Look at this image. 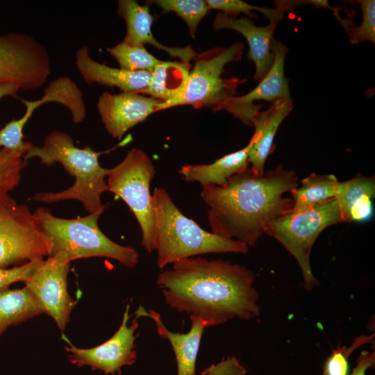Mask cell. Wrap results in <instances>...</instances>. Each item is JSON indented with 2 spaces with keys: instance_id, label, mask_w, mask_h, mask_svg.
I'll use <instances>...</instances> for the list:
<instances>
[{
  "instance_id": "6da1fadb",
  "label": "cell",
  "mask_w": 375,
  "mask_h": 375,
  "mask_svg": "<svg viewBox=\"0 0 375 375\" xmlns=\"http://www.w3.org/2000/svg\"><path fill=\"white\" fill-rule=\"evenodd\" d=\"M254 281L253 272L241 265L197 257L174 262L156 284L168 306L210 327L259 316Z\"/></svg>"
},
{
  "instance_id": "7a4b0ae2",
  "label": "cell",
  "mask_w": 375,
  "mask_h": 375,
  "mask_svg": "<svg viewBox=\"0 0 375 375\" xmlns=\"http://www.w3.org/2000/svg\"><path fill=\"white\" fill-rule=\"evenodd\" d=\"M297 186L295 172L280 165L262 174L249 167L223 185L203 188L211 232L254 247L267 224L292 208V198L284 194Z\"/></svg>"
},
{
  "instance_id": "3957f363",
  "label": "cell",
  "mask_w": 375,
  "mask_h": 375,
  "mask_svg": "<svg viewBox=\"0 0 375 375\" xmlns=\"http://www.w3.org/2000/svg\"><path fill=\"white\" fill-rule=\"evenodd\" d=\"M102 153L90 147H76L72 138L64 131H51L42 147L31 145L22 157L24 163L26 165L28 160L35 157L47 166L59 162L74 177L75 181L63 191L37 192L30 200L51 203L74 199L81 201L89 213L104 211L105 205L101 197L108 191L106 180L108 169L101 167L99 161Z\"/></svg>"
},
{
  "instance_id": "277c9868",
  "label": "cell",
  "mask_w": 375,
  "mask_h": 375,
  "mask_svg": "<svg viewBox=\"0 0 375 375\" xmlns=\"http://www.w3.org/2000/svg\"><path fill=\"white\" fill-rule=\"evenodd\" d=\"M152 197L159 268L199 255L248 252L249 247L246 244L207 231L186 217L163 188H156Z\"/></svg>"
},
{
  "instance_id": "5b68a950",
  "label": "cell",
  "mask_w": 375,
  "mask_h": 375,
  "mask_svg": "<svg viewBox=\"0 0 375 375\" xmlns=\"http://www.w3.org/2000/svg\"><path fill=\"white\" fill-rule=\"evenodd\" d=\"M103 210L76 219L54 216L46 208H38L33 215L44 238L49 256L62 253L69 262L89 257L114 259L129 268L135 267L139 253L108 238L99 228L98 220Z\"/></svg>"
},
{
  "instance_id": "8992f818",
  "label": "cell",
  "mask_w": 375,
  "mask_h": 375,
  "mask_svg": "<svg viewBox=\"0 0 375 375\" xmlns=\"http://www.w3.org/2000/svg\"><path fill=\"white\" fill-rule=\"evenodd\" d=\"M243 51V43L235 42L228 47H213L197 53L183 91L174 99L161 102L158 110L184 105L221 110L226 101L235 97L238 85L246 81L223 77L225 66L240 60Z\"/></svg>"
},
{
  "instance_id": "52a82bcc",
  "label": "cell",
  "mask_w": 375,
  "mask_h": 375,
  "mask_svg": "<svg viewBox=\"0 0 375 375\" xmlns=\"http://www.w3.org/2000/svg\"><path fill=\"white\" fill-rule=\"evenodd\" d=\"M342 222L337 199L311 207L290 210L270 221L264 233L278 240L297 260L303 279V287L310 290L319 284L310 265V254L319 234L327 227Z\"/></svg>"
},
{
  "instance_id": "ba28073f",
  "label": "cell",
  "mask_w": 375,
  "mask_h": 375,
  "mask_svg": "<svg viewBox=\"0 0 375 375\" xmlns=\"http://www.w3.org/2000/svg\"><path fill=\"white\" fill-rule=\"evenodd\" d=\"M155 167L142 150L133 148L124 160L109 169L108 191L122 199L135 217L142 232L141 245L151 253L156 250V218L150 183Z\"/></svg>"
},
{
  "instance_id": "9c48e42d",
  "label": "cell",
  "mask_w": 375,
  "mask_h": 375,
  "mask_svg": "<svg viewBox=\"0 0 375 375\" xmlns=\"http://www.w3.org/2000/svg\"><path fill=\"white\" fill-rule=\"evenodd\" d=\"M0 190V268L49 256V249L33 213Z\"/></svg>"
},
{
  "instance_id": "30bf717a",
  "label": "cell",
  "mask_w": 375,
  "mask_h": 375,
  "mask_svg": "<svg viewBox=\"0 0 375 375\" xmlns=\"http://www.w3.org/2000/svg\"><path fill=\"white\" fill-rule=\"evenodd\" d=\"M50 73V56L41 42L25 33L0 34V82L34 90L44 84Z\"/></svg>"
},
{
  "instance_id": "8fae6325",
  "label": "cell",
  "mask_w": 375,
  "mask_h": 375,
  "mask_svg": "<svg viewBox=\"0 0 375 375\" xmlns=\"http://www.w3.org/2000/svg\"><path fill=\"white\" fill-rule=\"evenodd\" d=\"M70 262L62 253L48 256L42 260L30 278L25 282V287L33 294L44 310L64 331L76 301L67 290V275Z\"/></svg>"
},
{
  "instance_id": "7c38bea8",
  "label": "cell",
  "mask_w": 375,
  "mask_h": 375,
  "mask_svg": "<svg viewBox=\"0 0 375 375\" xmlns=\"http://www.w3.org/2000/svg\"><path fill=\"white\" fill-rule=\"evenodd\" d=\"M129 308L127 304L119 328L105 342L90 349H79L67 341L69 346L65 349L69 361L77 367L89 366L106 375H115L120 372L122 367L133 365L137 359L135 340L139 324L135 318L128 326Z\"/></svg>"
},
{
  "instance_id": "4fadbf2b",
  "label": "cell",
  "mask_w": 375,
  "mask_h": 375,
  "mask_svg": "<svg viewBox=\"0 0 375 375\" xmlns=\"http://www.w3.org/2000/svg\"><path fill=\"white\" fill-rule=\"evenodd\" d=\"M288 51V49L285 45L275 40L274 60L267 74L249 93L240 97H233L226 101L221 110H227L244 124L253 126V116L262 107L261 104H255V101H267L273 103L281 99H292L289 82L284 72Z\"/></svg>"
},
{
  "instance_id": "5bb4252c",
  "label": "cell",
  "mask_w": 375,
  "mask_h": 375,
  "mask_svg": "<svg viewBox=\"0 0 375 375\" xmlns=\"http://www.w3.org/2000/svg\"><path fill=\"white\" fill-rule=\"evenodd\" d=\"M162 101L136 92L102 93L97 107L107 132L120 140L132 127L158 111Z\"/></svg>"
},
{
  "instance_id": "9a60e30c",
  "label": "cell",
  "mask_w": 375,
  "mask_h": 375,
  "mask_svg": "<svg viewBox=\"0 0 375 375\" xmlns=\"http://www.w3.org/2000/svg\"><path fill=\"white\" fill-rule=\"evenodd\" d=\"M278 23L269 22L265 26H256L251 19L231 17L221 12L213 21L215 31L231 29L242 34L249 44L248 59L255 64L253 78L260 82L271 69L274 60V33Z\"/></svg>"
},
{
  "instance_id": "2e32d148",
  "label": "cell",
  "mask_w": 375,
  "mask_h": 375,
  "mask_svg": "<svg viewBox=\"0 0 375 375\" xmlns=\"http://www.w3.org/2000/svg\"><path fill=\"white\" fill-rule=\"evenodd\" d=\"M117 13L126 24L124 42L138 46L151 44L186 63L194 59L197 53L190 46L169 47L160 44L154 38L151 31L153 17L147 5H141L134 0H119Z\"/></svg>"
},
{
  "instance_id": "e0dca14e",
  "label": "cell",
  "mask_w": 375,
  "mask_h": 375,
  "mask_svg": "<svg viewBox=\"0 0 375 375\" xmlns=\"http://www.w3.org/2000/svg\"><path fill=\"white\" fill-rule=\"evenodd\" d=\"M293 108L292 99H281L265 110H259L253 118L254 133L250 139L251 147L249 153V163L257 174L265 172V165L274 149L276 132L284 119Z\"/></svg>"
},
{
  "instance_id": "ac0fdd59",
  "label": "cell",
  "mask_w": 375,
  "mask_h": 375,
  "mask_svg": "<svg viewBox=\"0 0 375 375\" xmlns=\"http://www.w3.org/2000/svg\"><path fill=\"white\" fill-rule=\"evenodd\" d=\"M78 71L88 83H99L118 88L122 92L140 93L149 85L151 72H131L111 67L91 58L88 46H82L75 53Z\"/></svg>"
},
{
  "instance_id": "d6986e66",
  "label": "cell",
  "mask_w": 375,
  "mask_h": 375,
  "mask_svg": "<svg viewBox=\"0 0 375 375\" xmlns=\"http://www.w3.org/2000/svg\"><path fill=\"white\" fill-rule=\"evenodd\" d=\"M136 315V317H150L156 325L158 334L169 340L175 354L177 375H196V360L205 325L198 318L190 317L192 324L190 331L186 333H174L165 326L160 315L153 310L147 311L140 307Z\"/></svg>"
},
{
  "instance_id": "ffe728a7",
  "label": "cell",
  "mask_w": 375,
  "mask_h": 375,
  "mask_svg": "<svg viewBox=\"0 0 375 375\" xmlns=\"http://www.w3.org/2000/svg\"><path fill=\"white\" fill-rule=\"evenodd\" d=\"M251 142L242 149L225 155L207 165H184L178 173L188 182H197L202 188L224 185L232 176L244 172L249 166V153Z\"/></svg>"
},
{
  "instance_id": "44dd1931",
  "label": "cell",
  "mask_w": 375,
  "mask_h": 375,
  "mask_svg": "<svg viewBox=\"0 0 375 375\" xmlns=\"http://www.w3.org/2000/svg\"><path fill=\"white\" fill-rule=\"evenodd\" d=\"M374 194V176L357 175L350 180L340 181L336 199L342 222L367 219L372 212Z\"/></svg>"
},
{
  "instance_id": "7402d4cb",
  "label": "cell",
  "mask_w": 375,
  "mask_h": 375,
  "mask_svg": "<svg viewBox=\"0 0 375 375\" xmlns=\"http://www.w3.org/2000/svg\"><path fill=\"white\" fill-rule=\"evenodd\" d=\"M21 101L26 108L25 115L29 118L43 103L53 101L65 106L70 111L74 123L83 122L86 117L82 91L68 76H60L50 82L40 99L34 101L21 99Z\"/></svg>"
},
{
  "instance_id": "603a6c76",
  "label": "cell",
  "mask_w": 375,
  "mask_h": 375,
  "mask_svg": "<svg viewBox=\"0 0 375 375\" xmlns=\"http://www.w3.org/2000/svg\"><path fill=\"white\" fill-rule=\"evenodd\" d=\"M190 63L162 61L151 72L149 85L139 94L165 102L178 95L187 82Z\"/></svg>"
},
{
  "instance_id": "cb8c5ba5",
  "label": "cell",
  "mask_w": 375,
  "mask_h": 375,
  "mask_svg": "<svg viewBox=\"0 0 375 375\" xmlns=\"http://www.w3.org/2000/svg\"><path fill=\"white\" fill-rule=\"evenodd\" d=\"M42 313H44L42 307L27 288L1 290L0 336L8 327Z\"/></svg>"
},
{
  "instance_id": "d4e9b609",
  "label": "cell",
  "mask_w": 375,
  "mask_h": 375,
  "mask_svg": "<svg viewBox=\"0 0 375 375\" xmlns=\"http://www.w3.org/2000/svg\"><path fill=\"white\" fill-rule=\"evenodd\" d=\"M340 181L332 174H311L291 192L293 207L298 210L337 197Z\"/></svg>"
},
{
  "instance_id": "484cf974",
  "label": "cell",
  "mask_w": 375,
  "mask_h": 375,
  "mask_svg": "<svg viewBox=\"0 0 375 375\" xmlns=\"http://www.w3.org/2000/svg\"><path fill=\"white\" fill-rule=\"evenodd\" d=\"M106 50L117 61L119 68L128 71L151 72L161 62L144 46L131 45L124 41Z\"/></svg>"
},
{
  "instance_id": "4316f807",
  "label": "cell",
  "mask_w": 375,
  "mask_h": 375,
  "mask_svg": "<svg viewBox=\"0 0 375 375\" xmlns=\"http://www.w3.org/2000/svg\"><path fill=\"white\" fill-rule=\"evenodd\" d=\"M153 2L164 12H174L183 19L192 37L195 35L200 22L209 10L204 0H156Z\"/></svg>"
},
{
  "instance_id": "83f0119b",
  "label": "cell",
  "mask_w": 375,
  "mask_h": 375,
  "mask_svg": "<svg viewBox=\"0 0 375 375\" xmlns=\"http://www.w3.org/2000/svg\"><path fill=\"white\" fill-rule=\"evenodd\" d=\"M362 11V23L355 26L351 19H347L344 28L349 35V42L353 44L370 42L375 43V1L359 0Z\"/></svg>"
},
{
  "instance_id": "f1b7e54d",
  "label": "cell",
  "mask_w": 375,
  "mask_h": 375,
  "mask_svg": "<svg viewBox=\"0 0 375 375\" xmlns=\"http://www.w3.org/2000/svg\"><path fill=\"white\" fill-rule=\"evenodd\" d=\"M209 9L219 10L221 12L231 17H237L240 13L245 14L248 18L256 17L252 11L262 12L269 22L278 23L283 18V13L275 8H270L253 6L241 0H206Z\"/></svg>"
},
{
  "instance_id": "f546056e",
  "label": "cell",
  "mask_w": 375,
  "mask_h": 375,
  "mask_svg": "<svg viewBox=\"0 0 375 375\" xmlns=\"http://www.w3.org/2000/svg\"><path fill=\"white\" fill-rule=\"evenodd\" d=\"M374 333L356 337L349 347H340L333 351L327 358L323 369V375H348V359L351 354L360 347L372 342Z\"/></svg>"
},
{
  "instance_id": "4dcf8cb0",
  "label": "cell",
  "mask_w": 375,
  "mask_h": 375,
  "mask_svg": "<svg viewBox=\"0 0 375 375\" xmlns=\"http://www.w3.org/2000/svg\"><path fill=\"white\" fill-rule=\"evenodd\" d=\"M22 157L7 149H0V190L10 192L18 185L25 167Z\"/></svg>"
},
{
  "instance_id": "1f68e13d",
  "label": "cell",
  "mask_w": 375,
  "mask_h": 375,
  "mask_svg": "<svg viewBox=\"0 0 375 375\" xmlns=\"http://www.w3.org/2000/svg\"><path fill=\"white\" fill-rule=\"evenodd\" d=\"M28 118L23 115L19 119H13L0 130V148L7 149L22 156L32 144L23 141L22 131Z\"/></svg>"
},
{
  "instance_id": "d6a6232c",
  "label": "cell",
  "mask_w": 375,
  "mask_h": 375,
  "mask_svg": "<svg viewBox=\"0 0 375 375\" xmlns=\"http://www.w3.org/2000/svg\"><path fill=\"white\" fill-rule=\"evenodd\" d=\"M42 259H36L11 268H0V291L16 282H26Z\"/></svg>"
},
{
  "instance_id": "836d02e7",
  "label": "cell",
  "mask_w": 375,
  "mask_h": 375,
  "mask_svg": "<svg viewBox=\"0 0 375 375\" xmlns=\"http://www.w3.org/2000/svg\"><path fill=\"white\" fill-rule=\"evenodd\" d=\"M247 371L234 356L223 359L206 367L201 375H245Z\"/></svg>"
},
{
  "instance_id": "e575fe53",
  "label": "cell",
  "mask_w": 375,
  "mask_h": 375,
  "mask_svg": "<svg viewBox=\"0 0 375 375\" xmlns=\"http://www.w3.org/2000/svg\"><path fill=\"white\" fill-rule=\"evenodd\" d=\"M274 2L275 8L283 14L285 12H292L296 7L301 5H311L331 10L338 21L341 18L339 9L331 6L326 0H276Z\"/></svg>"
},
{
  "instance_id": "d590c367",
  "label": "cell",
  "mask_w": 375,
  "mask_h": 375,
  "mask_svg": "<svg viewBox=\"0 0 375 375\" xmlns=\"http://www.w3.org/2000/svg\"><path fill=\"white\" fill-rule=\"evenodd\" d=\"M374 350L371 352L362 351L356 360V367L353 369L351 373L348 375H367V369L374 366Z\"/></svg>"
},
{
  "instance_id": "8d00e7d4",
  "label": "cell",
  "mask_w": 375,
  "mask_h": 375,
  "mask_svg": "<svg viewBox=\"0 0 375 375\" xmlns=\"http://www.w3.org/2000/svg\"><path fill=\"white\" fill-rule=\"evenodd\" d=\"M19 90H21L20 87L17 83L0 82V99L6 96L17 97Z\"/></svg>"
}]
</instances>
